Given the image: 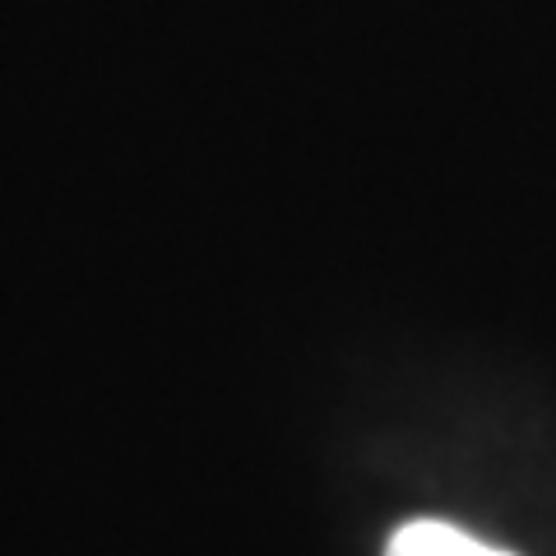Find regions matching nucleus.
Segmentation results:
<instances>
[{"label": "nucleus", "mask_w": 556, "mask_h": 556, "mask_svg": "<svg viewBox=\"0 0 556 556\" xmlns=\"http://www.w3.org/2000/svg\"><path fill=\"white\" fill-rule=\"evenodd\" d=\"M386 556H510V552L482 543V538L455 525H441V519H413V525H404L390 538Z\"/></svg>", "instance_id": "1"}]
</instances>
